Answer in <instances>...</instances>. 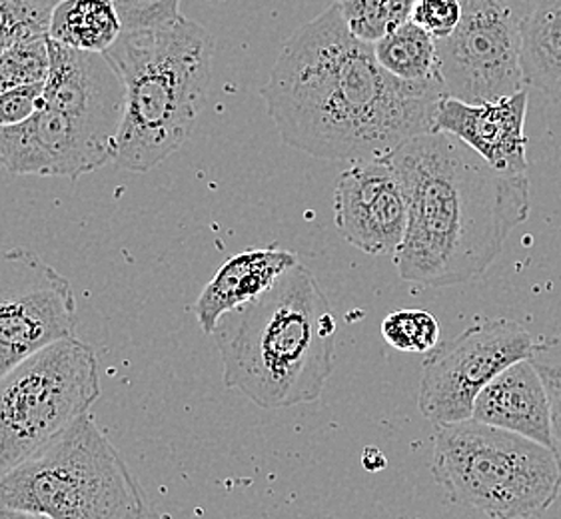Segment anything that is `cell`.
<instances>
[{
    "mask_svg": "<svg viewBox=\"0 0 561 519\" xmlns=\"http://www.w3.org/2000/svg\"><path fill=\"white\" fill-rule=\"evenodd\" d=\"M260 94L284 145L350 164L432 132L446 96L390 74L374 46L350 33L337 4L284 43Z\"/></svg>",
    "mask_w": 561,
    "mask_h": 519,
    "instance_id": "6da1fadb",
    "label": "cell"
},
{
    "mask_svg": "<svg viewBox=\"0 0 561 519\" xmlns=\"http://www.w3.org/2000/svg\"><path fill=\"white\" fill-rule=\"evenodd\" d=\"M386 159L400 176L410 212L393 252L405 282H472L529 216L528 174L505 176L448 132L414 136Z\"/></svg>",
    "mask_w": 561,
    "mask_h": 519,
    "instance_id": "7a4b0ae2",
    "label": "cell"
},
{
    "mask_svg": "<svg viewBox=\"0 0 561 519\" xmlns=\"http://www.w3.org/2000/svg\"><path fill=\"white\" fill-rule=\"evenodd\" d=\"M226 388L264 410L316 402L334 373L336 316L300 262L213 332Z\"/></svg>",
    "mask_w": 561,
    "mask_h": 519,
    "instance_id": "3957f363",
    "label": "cell"
},
{
    "mask_svg": "<svg viewBox=\"0 0 561 519\" xmlns=\"http://www.w3.org/2000/svg\"><path fill=\"white\" fill-rule=\"evenodd\" d=\"M126 91L113 164L148 172L191 138L213 80L214 38L194 21L124 31L104 53Z\"/></svg>",
    "mask_w": 561,
    "mask_h": 519,
    "instance_id": "277c9868",
    "label": "cell"
},
{
    "mask_svg": "<svg viewBox=\"0 0 561 519\" xmlns=\"http://www.w3.org/2000/svg\"><path fill=\"white\" fill-rule=\"evenodd\" d=\"M126 92L99 57L53 60L43 104L23 125L0 128V166L16 176L79 178L113 162Z\"/></svg>",
    "mask_w": 561,
    "mask_h": 519,
    "instance_id": "5b68a950",
    "label": "cell"
},
{
    "mask_svg": "<svg viewBox=\"0 0 561 519\" xmlns=\"http://www.w3.org/2000/svg\"><path fill=\"white\" fill-rule=\"evenodd\" d=\"M0 508L41 519H170L89 414L0 480Z\"/></svg>",
    "mask_w": 561,
    "mask_h": 519,
    "instance_id": "8992f818",
    "label": "cell"
},
{
    "mask_svg": "<svg viewBox=\"0 0 561 519\" xmlns=\"http://www.w3.org/2000/svg\"><path fill=\"white\" fill-rule=\"evenodd\" d=\"M436 428L432 474L463 508L529 519L561 496L560 465L548 446L473 418Z\"/></svg>",
    "mask_w": 561,
    "mask_h": 519,
    "instance_id": "52a82bcc",
    "label": "cell"
},
{
    "mask_svg": "<svg viewBox=\"0 0 561 519\" xmlns=\"http://www.w3.org/2000/svg\"><path fill=\"white\" fill-rule=\"evenodd\" d=\"M101 397L96 351L70 336L0 378V480L87 416Z\"/></svg>",
    "mask_w": 561,
    "mask_h": 519,
    "instance_id": "ba28073f",
    "label": "cell"
},
{
    "mask_svg": "<svg viewBox=\"0 0 561 519\" xmlns=\"http://www.w3.org/2000/svg\"><path fill=\"white\" fill-rule=\"evenodd\" d=\"M534 338L514 320L488 318L427 351L417 407L434 426L472 418L476 397L507 366L526 360Z\"/></svg>",
    "mask_w": 561,
    "mask_h": 519,
    "instance_id": "9c48e42d",
    "label": "cell"
},
{
    "mask_svg": "<svg viewBox=\"0 0 561 519\" xmlns=\"http://www.w3.org/2000/svg\"><path fill=\"white\" fill-rule=\"evenodd\" d=\"M446 96L470 104L524 91L522 36L510 0H461V21L436 41Z\"/></svg>",
    "mask_w": 561,
    "mask_h": 519,
    "instance_id": "30bf717a",
    "label": "cell"
},
{
    "mask_svg": "<svg viewBox=\"0 0 561 519\" xmlns=\"http://www.w3.org/2000/svg\"><path fill=\"white\" fill-rule=\"evenodd\" d=\"M67 278L26 249H0V378L19 361L77 332Z\"/></svg>",
    "mask_w": 561,
    "mask_h": 519,
    "instance_id": "8fae6325",
    "label": "cell"
},
{
    "mask_svg": "<svg viewBox=\"0 0 561 519\" xmlns=\"http://www.w3.org/2000/svg\"><path fill=\"white\" fill-rule=\"evenodd\" d=\"M337 232L370 256L393 254L408 228L404 186L390 160H358L340 174L334 196Z\"/></svg>",
    "mask_w": 561,
    "mask_h": 519,
    "instance_id": "7c38bea8",
    "label": "cell"
},
{
    "mask_svg": "<svg viewBox=\"0 0 561 519\" xmlns=\"http://www.w3.org/2000/svg\"><path fill=\"white\" fill-rule=\"evenodd\" d=\"M528 91L482 104L444 96L438 104L434 130L460 138L492 169L505 176L528 174Z\"/></svg>",
    "mask_w": 561,
    "mask_h": 519,
    "instance_id": "4fadbf2b",
    "label": "cell"
},
{
    "mask_svg": "<svg viewBox=\"0 0 561 519\" xmlns=\"http://www.w3.org/2000/svg\"><path fill=\"white\" fill-rule=\"evenodd\" d=\"M472 418L551 448L550 400L534 361H516L476 397Z\"/></svg>",
    "mask_w": 561,
    "mask_h": 519,
    "instance_id": "5bb4252c",
    "label": "cell"
},
{
    "mask_svg": "<svg viewBox=\"0 0 561 519\" xmlns=\"http://www.w3.org/2000/svg\"><path fill=\"white\" fill-rule=\"evenodd\" d=\"M294 264H298L296 254L276 246L247 250L226 260L192 305L204 334L213 336L220 318L266 292Z\"/></svg>",
    "mask_w": 561,
    "mask_h": 519,
    "instance_id": "9a60e30c",
    "label": "cell"
},
{
    "mask_svg": "<svg viewBox=\"0 0 561 519\" xmlns=\"http://www.w3.org/2000/svg\"><path fill=\"white\" fill-rule=\"evenodd\" d=\"M522 36L529 86L561 106V0H510Z\"/></svg>",
    "mask_w": 561,
    "mask_h": 519,
    "instance_id": "2e32d148",
    "label": "cell"
},
{
    "mask_svg": "<svg viewBox=\"0 0 561 519\" xmlns=\"http://www.w3.org/2000/svg\"><path fill=\"white\" fill-rule=\"evenodd\" d=\"M123 33L113 0H60L50 12L48 38L75 50L104 55Z\"/></svg>",
    "mask_w": 561,
    "mask_h": 519,
    "instance_id": "e0dca14e",
    "label": "cell"
},
{
    "mask_svg": "<svg viewBox=\"0 0 561 519\" xmlns=\"http://www.w3.org/2000/svg\"><path fill=\"white\" fill-rule=\"evenodd\" d=\"M374 55L396 79L439 86L444 91L436 38L414 21L400 24L396 31L386 34L374 45Z\"/></svg>",
    "mask_w": 561,
    "mask_h": 519,
    "instance_id": "ac0fdd59",
    "label": "cell"
},
{
    "mask_svg": "<svg viewBox=\"0 0 561 519\" xmlns=\"http://www.w3.org/2000/svg\"><path fill=\"white\" fill-rule=\"evenodd\" d=\"M415 0H337L350 33L366 45H376L400 24L412 21Z\"/></svg>",
    "mask_w": 561,
    "mask_h": 519,
    "instance_id": "d6986e66",
    "label": "cell"
},
{
    "mask_svg": "<svg viewBox=\"0 0 561 519\" xmlns=\"http://www.w3.org/2000/svg\"><path fill=\"white\" fill-rule=\"evenodd\" d=\"M48 36L26 38L0 53V92L41 84L48 77Z\"/></svg>",
    "mask_w": 561,
    "mask_h": 519,
    "instance_id": "ffe728a7",
    "label": "cell"
},
{
    "mask_svg": "<svg viewBox=\"0 0 561 519\" xmlns=\"http://www.w3.org/2000/svg\"><path fill=\"white\" fill-rule=\"evenodd\" d=\"M382 336L396 350L427 354L439 344V322L424 310H400L386 316Z\"/></svg>",
    "mask_w": 561,
    "mask_h": 519,
    "instance_id": "44dd1931",
    "label": "cell"
},
{
    "mask_svg": "<svg viewBox=\"0 0 561 519\" xmlns=\"http://www.w3.org/2000/svg\"><path fill=\"white\" fill-rule=\"evenodd\" d=\"M48 0H0V53L26 38L48 36Z\"/></svg>",
    "mask_w": 561,
    "mask_h": 519,
    "instance_id": "7402d4cb",
    "label": "cell"
},
{
    "mask_svg": "<svg viewBox=\"0 0 561 519\" xmlns=\"http://www.w3.org/2000/svg\"><path fill=\"white\" fill-rule=\"evenodd\" d=\"M529 360L541 376L550 400L551 450L560 465L561 477V334L538 339Z\"/></svg>",
    "mask_w": 561,
    "mask_h": 519,
    "instance_id": "603a6c76",
    "label": "cell"
},
{
    "mask_svg": "<svg viewBox=\"0 0 561 519\" xmlns=\"http://www.w3.org/2000/svg\"><path fill=\"white\" fill-rule=\"evenodd\" d=\"M124 31H147L179 23L180 0H113Z\"/></svg>",
    "mask_w": 561,
    "mask_h": 519,
    "instance_id": "cb8c5ba5",
    "label": "cell"
},
{
    "mask_svg": "<svg viewBox=\"0 0 561 519\" xmlns=\"http://www.w3.org/2000/svg\"><path fill=\"white\" fill-rule=\"evenodd\" d=\"M412 21L436 41L448 38L461 21V0H415Z\"/></svg>",
    "mask_w": 561,
    "mask_h": 519,
    "instance_id": "d4e9b609",
    "label": "cell"
},
{
    "mask_svg": "<svg viewBox=\"0 0 561 519\" xmlns=\"http://www.w3.org/2000/svg\"><path fill=\"white\" fill-rule=\"evenodd\" d=\"M45 82L0 92V128L23 125L43 104Z\"/></svg>",
    "mask_w": 561,
    "mask_h": 519,
    "instance_id": "484cf974",
    "label": "cell"
},
{
    "mask_svg": "<svg viewBox=\"0 0 561 519\" xmlns=\"http://www.w3.org/2000/svg\"><path fill=\"white\" fill-rule=\"evenodd\" d=\"M383 465H386V458H383L382 452H380L378 448H368V450L364 452V468H366V470L380 472Z\"/></svg>",
    "mask_w": 561,
    "mask_h": 519,
    "instance_id": "4316f807",
    "label": "cell"
},
{
    "mask_svg": "<svg viewBox=\"0 0 561 519\" xmlns=\"http://www.w3.org/2000/svg\"><path fill=\"white\" fill-rule=\"evenodd\" d=\"M0 519H41L33 516V514H24V511H16V509L0 508Z\"/></svg>",
    "mask_w": 561,
    "mask_h": 519,
    "instance_id": "83f0119b",
    "label": "cell"
},
{
    "mask_svg": "<svg viewBox=\"0 0 561 519\" xmlns=\"http://www.w3.org/2000/svg\"><path fill=\"white\" fill-rule=\"evenodd\" d=\"M48 2H50V4H53V7H55V4H57V2H60V0H48Z\"/></svg>",
    "mask_w": 561,
    "mask_h": 519,
    "instance_id": "f1b7e54d",
    "label": "cell"
}]
</instances>
